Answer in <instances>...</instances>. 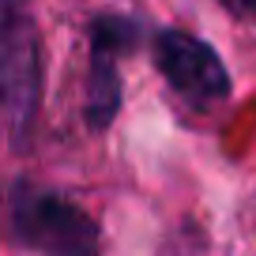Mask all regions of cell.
I'll return each instance as SVG.
<instances>
[{"label": "cell", "mask_w": 256, "mask_h": 256, "mask_svg": "<svg viewBox=\"0 0 256 256\" xmlns=\"http://www.w3.org/2000/svg\"><path fill=\"white\" fill-rule=\"evenodd\" d=\"M4 102L16 147H23L26 128L38 110V53L30 26L19 23L16 8H4Z\"/></svg>", "instance_id": "cell-3"}, {"label": "cell", "mask_w": 256, "mask_h": 256, "mask_svg": "<svg viewBox=\"0 0 256 256\" xmlns=\"http://www.w3.org/2000/svg\"><path fill=\"white\" fill-rule=\"evenodd\" d=\"M238 16H245V19H256V0H226Z\"/></svg>", "instance_id": "cell-5"}, {"label": "cell", "mask_w": 256, "mask_h": 256, "mask_svg": "<svg viewBox=\"0 0 256 256\" xmlns=\"http://www.w3.org/2000/svg\"><path fill=\"white\" fill-rule=\"evenodd\" d=\"M140 26L132 19H98L90 26V87H87V120L106 128L120 106V80H117V53L136 46Z\"/></svg>", "instance_id": "cell-4"}, {"label": "cell", "mask_w": 256, "mask_h": 256, "mask_svg": "<svg viewBox=\"0 0 256 256\" xmlns=\"http://www.w3.org/2000/svg\"><path fill=\"white\" fill-rule=\"evenodd\" d=\"M12 230L42 256H98V226L87 211L30 181L12 188Z\"/></svg>", "instance_id": "cell-1"}, {"label": "cell", "mask_w": 256, "mask_h": 256, "mask_svg": "<svg viewBox=\"0 0 256 256\" xmlns=\"http://www.w3.org/2000/svg\"><path fill=\"white\" fill-rule=\"evenodd\" d=\"M154 64L170 87L192 106H215L230 94V76H226L218 53L208 42L192 38L184 30L154 34Z\"/></svg>", "instance_id": "cell-2"}]
</instances>
